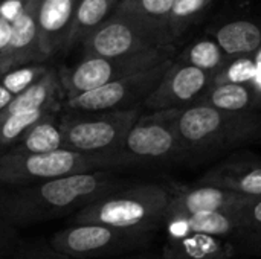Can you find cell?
<instances>
[{"instance_id":"6da1fadb","label":"cell","mask_w":261,"mask_h":259,"mask_svg":"<svg viewBox=\"0 0 261 259\" xmlns=\"http://www.w3.org/2000/svg\"><path fill=\"white\" fill-rule=\"evenodd\" d=\"M119 189L110 169L81 172L24 186H0V220L20 229L76 214L98 197Z\"/></svg>"},{"instance_id":"7a4b0ae2","label":"cell","mask_w":261,"mask_h":259,"mask_svg":"<svg viewBox=\"0 0 261 259\" xmlns=\"http://www.w3.org/2000/svg\"><path fill=\"white\" fill-rule=\"evenodd\" d=\"M185 159L214 154L261 136V116L228 113L205 104L171 110Z\"/></svg>"},{"instance_id":"3957f363","label":"cell","mask_w":261,"mask_h":259,"mask_svg":"<svg viewBox=\"0 0 261 259\" xmlns=\"http://www.w3.org/2000/svg\"><path fill=\"white\" fill-rule=\"evenodd\" d=\"M173 194L156 183L115 189L73 214V223L102 224L119 231L147 235L167 218Z\"/></svg>"},{"instance_id":"277c9868","label":"cell","mask_w":261,"mask_h":259,"mask_svg":"<svg viewBox=\"0 0 261 259\" xmlns=\"http://www.w3.org/2000/svg\"><path fill=\"white\" fill-rule=\"evenodd\" d=\"M167 24L115 12L81 44L84 56H127L174 46Z\"/></svg>"},{"instance_id":"5b68a950","label":"cell","mask_w":261,"mask_h":259,"mask_svg":"<svg viewBox=\"0 0 261 259\" xmlns=\"http://www.w3.org/2000/svg\"><path fill=\"white\" fill-rule=\"evenodd\" d=\"M185 159L170 111L142 114L127 133L119 150L109 159V166L164 165Z\"/></svg>"},{"instance_id":"8992f818","label":"cell","mask_w":261,"mask_h":259,"mask_svg":"<svg viewBox=\"0 0 261 259\" xmlns=\"http://www.w3.org/2000/svg\"><path fill=\"white\" fill-rule=\"evenodd\" d=\"M142 107L106 113L67 111L61 118L66 150L109 159L119 150L130 128L142 116ZM110 168V166H109Z\"/></svg>"},{"instance_id":"52a82bcc","label":"cell","mask_w":261,"mask_h":259,"mask_svg":"<svg viewBox=\"0 0 261 259\" xmlns=\"http://www.w3.org/2000/svg\"><path fill=\"white\" fill-rule=\"evenodd\" d=\"M99 169H110L104 157L70 150L44 154H14L0 150V186L34 185Z\"/></svg>"},{"instance_id":"ba28073f","label":"cell","mask_w":261,"mask_h":259,"mask_svg":"<svg viewBox=\"0 0 261 259\" xmlns=\"http://www.w3.org/2000/svg\"><path fill=\"white\" fill-rule=\"evenodd\" d=\"M174 55L176 47L168 46L127 56H84L75 66L64 67L58 72L64 99L83 95L121 78L156 67L168 60H173Z\"/></svg>"},{"instance_id":"9c48e42d","label":"cell","mask_w":261,"mask_h":259,"mask_svg":"<svg viewBox=\"0 0 261 259\" xmlns=\"http://www.w3.org/2000/svg\"><path fill=\"white\" fill-rule=\"evenodd\" d=\"M174 58L148 70L121 78L95 90L64 99V108L75 113H106L122 111L142 107L144 101L159 85Z\"/></svg>"},{"instance_id":"30bf717a","label":"cell","mask_w":261,"mask_h":259,"mask_svg":"<svg viewBox=\"0 0 261 259\" xmlns=\"http://www.w3.org/2000/svg\"><path fill=\"white\" fill-rule=\"evenodd\" d=\"M145 235L113 229L102 224L72 223L55 232L50 238V249L66 258L86 259L113 253L142 241Z\"/></svg>"},{"instance_id":"8fae6325","label":"cell","mask_w":261,"mask_h":259,"mask_svg":"<svg viewBox=\"0 0 261 259\" xmlns=\"http://www.w3.org/2000/svg\"><path fill=\"white\" fill-rule=\"evenodd\" d=\"M216 75L174 60L159 85L144 101L142 110L161 113L194 105L214 84Z\"/></svg>"},{"instance_id":"7c38bea8","label":"cell","mask_w":261,"mask_h":259,"mask_svg":"<svg viewBox=\"0 0 261 259\" xmlns=\"http://www.w3.org/2000/svg\"><path fill=\"white\" fill-rule=\"evenodd\" d=\"M252 197H246L223 188L203 185L173 195L167 209L170 221H182L200 212H232L239 214Z\"/></svg>"},{"instance_id":"4fadbf2b","label":"cell","mask_w":261,"mask_h":259,"mask_svg":"<svg viewBox=\"0 0 261 259\" xmlns=\"http://www.w3.org/2000/svg\"><path fill=\"white\" fill-rule=\"evenodd\" d=\"M78 0H40L37 26L40 47L46 60L64 50Z\"/></svg>"},{"instance_id":"5bb4252c","label":"cell","mask_w":261,"mask_h":259,"mask_svg":"<svg viewBox=\"0 0 261 259\" xmlns=\"http://www.w3.org/2000/svg\"><path fill=\"white\" fill-rule=\"evenodd\" d=\"M38 3H34L26 9L11 26V44H9V64L12 67H20L26 64L44 63L46 58L40 47L38 26H37V8Z\"/></svg>"},{"instance_id":"9a60e30c","label":"cell","mask_w":261,"mask_h":259,"mask_svg":"<svg viewBox=\"0 0 261 259\" xmlns=\"http://www.w3.org/2000/svg\"><path fill=\"white\" fill-rule=\"evenodd\" d=\"M203 185L223 188L246 197H261V163L228 162L211 169L202 180Z\"/></svg>"},{"instance_id":"2e32d148","label":"cell","mask_w":261,"mask_h":259,"mask_svg":"<svg viewBox=\"0 0 261 259\" xmlns=\"http://www.w3.org/2000/svg\"><path fill=\"white\" fill-rule=\"evenodd\" d=\"M61 99H64V93L60 82V76L58 72L50 67L43 78L28 87L23 93H20L2 113H28L37 110L60 111L63 107Z\"/></svg>"},{"instance_id":"e0dca14e","label":"cell","mask_w":261,"mask_h":259,"mask_svg":"<svg viewBox=\"0 0 261 259\" xmlns=\"http://www.w3.org/2000/svg\"><path fill=\"white\" fill-rule=\"evenodd\" d=\"M214 35L229 58H243L261 49V20L236 18L223 23Z\"/></svg>"},{"instance_id":"ac0fdd59","label":"cell","mask_w":261,"mask_h":259,"mask_svg":"<svg viewBox=\"0 0 261 259\" xmlns=\"http://www.w3.org/2000/svg\"><path fill=\"white\" fill-rule=\"evenodd\" d=\"M58 150H66L64 131L58 113H50L32 125L12 147L3 151L14 154H44Z\"/></svg>"},{"instance_id":"d6986e66","label":"cell","mask_w":261,"mask_h":259,"mask_svg":"<svg viewBox=\"0 0 261 259\" xmlns=\"http://www.w3.org/2000/svg\"><path fill=\"white\" fill-rule=\"evenodd\" d=\"M121 0H78L64 50L83 44L116 9Z\"/></svg>"},{"instance_id":"ffe728a7","label":"cell","mask_w":261,"mask_h":259,"mask_svg":"<svg viewBox=\"0 0 261 259\" xmlns=\"http://www.w3.org/2000/svg\"><path fill=\"white\" fill-rule=\"evenodd\" d=\"M257 99L251 84L214 82L197 104H205L228 113H248Z\"/></svg>"},{"instance_id":"44dd1931","label":"cell","mask_w":261,"mask_h":259,"mask_svg":"<svg viewBox=\"0 0 261 259\" xmlns=\"http://www.w3.org/2000/svg\"><path fill=\"white\" fill-rule=\"evenodd\" d=\"M179 223L185 227L188 234L210 238L226 237L243 229L239 215L232 212H200Z\"/></svg>"},{"instance_id":"7402d4cb","label":"cell","mask_w":261,"mask_h":259,"mask_svg":"<svg viewBox=\"0 0 261 259\" xmlns=\"http://www.w3.org/2000/svg\"><path fill=\"white\" fill-rule=\"evenodd\" d=\"M179 60L217 76L228 64L229 56L222 50L216 40H200L190 46Z\"/></svg>"},{"instance_id":"603a6c76","label":"cell","mask_w":261,"mask_h":259,"mask_svg":"<svg viewBox=\"0 0 261 259\" xmlns=\"http://www.w3.org/2000/svg\"><path fill=\"white\" fill-rule=\"evenodd\" d=\"M58 110H37L28 113H0V150L12 147L32 125Z\"/></svg>"},{"instance_id":"cb8c5ba5","label":"cell","mask_w":261,"mask_h":259,"mask_svg":"<svg viewBox=\"0 0 261 259\" xmlns=\"http://www.w3.org/2000/svg\"><path fill=\"white\" fill-rule=\"evenodd\" d=\"M174 2L176 0H121L115 12L168 26V15Z\"/></svg>"},{"instance_id":"d4e9b609","label":"cell","mask_w":261,"mask_h":259,"mask_svg":"<svg viewBox=\"0 0 261 259\" xmlns=\"http://www.w3.org/2000/svg\"><path fill=\"white\" fill-rule=\"evenodd\" d=\"M211 2L213 0H176L168 15V29L173 37L179 40L206 11Z\"/></svg>"},{"instance_id":"484cf974","label":"cell","mask_w":261,"mask_h":259,"mask_svg":"<svg viewBox=\"0 0 261 259\" xmlns=\"http://www.w3.org/2000/svg\"><path fill=\"white\" fill-rule=\"evenodd\" d=\"M225 72H226V78L225 81H220V82L246 84L249 79H252L257 75V66L251 60L243 56V58H237V61L232 66H229L228 69H223L220 73H225Z\"/></svg>"},{"instance_id":"4316f807","label":"cell","mask_w":261,"mask_h":259,"mask_svg":"<svg viewBox=\"0 0 261 259\" xmlns=\"http://www.w3.org/2000/svg\"><path fill=\"white\" fill-rule=\"evenodd\" d=\"M24 92V87L17 81L11 70L5 72L0 76V113L20 95Z\"/></svg>"},{"instance_id":"83f0119b","label":"cell","mask_w":261,"mask_h":259,"mask_svg":"<svg viewBox=\"0 0 261 259\" xmlns=\"http://www.w3.org/2000/svg\"><path fill=\"white\" fill-rule=\"evenodd\" d=\"M237 215L243 229L261 231V197L249 202Z\"/></svg>"},{"instance_id":"f1b7e54d","label":"cell","mask_w":261,"mask_h":259,"mask_svg":"<svg viewBox=\"0 0 261 259\" xmlns=\"http://www.w3.org/2000/svg\"><path fill=\"white\" fill-rule=\"evenodd\" d=\"M38 0H0V18L8 23H14L26 9H29Z\"/></svg>"},{"instance_id":"f546056e","label":"cell","mask_w":261,"mask_h":259,"mask_svg":"<svg viewBox=\"0 0 261 259\" xmlns=\"http://www.w3.org/2000/svg\"><path fill=\"white\" fill-rule=\"evenodd\" d=\"M18 229L0 220V259H6L15 249Z\"/></svg>"},{"instance_id":"4dcf8cb0","label":"cell","mask_w":261,"mask_h":259,"mask_svg":"<svg viewBox=\"0 0 261 259\" xmlns=\"http://www.w3.org/2000/svg\"><path fill=\"white\" fill-rule=\"evenodd\" d=\"M12 26L6 20L0 18V63L9 70V44H11Z\"/></svg>"},{"instance_id":"1f68e13d","label":"cell","mask_w":261,"mask_h":259,"mask_svg":"<svg viewBox=\"0 0 261 259\" xmlns=\"http://www.w3.org/2000/svg\"><path fill=\"white\" fill-rule=\"evenodd\" d=\"M15 259H70L54 252L50 249V252H34V253H26V255H21V256H17Z\"/></svg>"},{"instance_id":"d6a6232c","label":"cell","mask_w":261,"mask_h":259,"mask_svg":"<svg viewBox=\"0 0 261 259\" xmlns=\"http://www.w3.org/2000/svg\"><path fill=\"white\" fill-rule=\"evenodd\" d=\"M5 72H8V69H6V67H5V66H3V64L0 63V76H2V75H3Z\"/></svg>"}]
</instances>
